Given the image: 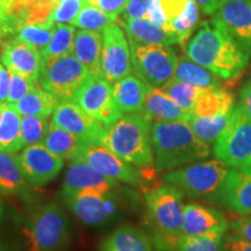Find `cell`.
Here are the masks:
<instances>
[{
	"instance_id": "obj_6",
	"label": "cell",
	"mask_w": 251,
	"mask_h": 251,
	"mask_svg": "<svg viewBox=\"0 0 251 251\" xmlns=\"http://www.w3.org/2000/svg\"><path fill=\"white\" fill-rule=\"evenodd\" d=\"M214 155L231 169L251 171V120L241 105L233 109L227 128L216 140Z\"/></svg>"
},
{
	"instance_id": "obj_4",
	"label": "cell",
	"mask_w": 251,
	"mask_h": 251,
	"mask_svg": "<svg viewBox=\"0 0 251 251\" xmlns=\"http://www.w3.org/2000/svg\"><path fill=\"white\" fill-rule=\"evenodd\" d=\"M146 203L158 243L165 249L176 250L183 237V192L172 185L161 186L146 194Z\"/></svg>"
},
{
	"instance_id": "obj_21",
	"label": "cell",
	"mask_w": 251,
	"mask_h": 251,
	"mask_svg": "<svg viewBox=\"0 0 251 251\" xmlns=\"http://www.w3.org/2000/svg\"><path fill=\"white\" fill-rule=\"evenodd\" d=\"M117 23L125 29L129 43L165 47L179 45V41L175 34L169 33L163 28L156 26L146 18L134 19V20H124V19L118 18Z\"/></svg>"
},
{
	"instance_id": "obj_48",
	"label": "cell",
	"mask_w": 251,
	"mask_h": 251,
	"mask_svg": "<svg viewBox=\"0 0 251 251\" xmlns=\"http://www.w3.org/2000/svg\"><path fill=\"white\" fill-rule=\"evenodd\" d=\"M9 83H11L9 71L6 70L4 65L0 63V103L7 102Z\"/></svg>"
},
{
	"instance_id": "obj_54",
	"label": "cell",
	"mask_w": 251,
	"mask_h": 251,
	"mask_svg": "<svg viewBox=\"0 0 251 251\" xmlns=\"http://www.w3.org/2000/svg\"><path fill=\"white\" fill-rule=\"evenodd\" d=\"M0 251H5V250H4V249H2V248H1V247H0Z\"/></svg>"
},
{
	"instance_id": "obj_44",
	"label": "cell",
	"mask_w": 251,
	"mask_h": 251,
	"mask_svg": "<svg viewBox=\"0 0 251 251\" xmlns=\"http://www.w3.org/2000/svg\"><path fill=\"white\" fill-rule=\"evenodd\" d=\"M150 0H129L126 6L122 18L124 20H134V19H144L147 17ZM120 18V17H119Z\"/></svg>"
},
{
	"instance_id": "obj_3",
	"label": "cell",
	"mask_w": 251,
	"mask_h": 251,
	"mask_svg": "<svg viewBox=\"0 0 251 251\" xmlns=\"http://www.w3.org/2000/svg\"><path fill=\"white\" fill-rule=\"evenodd\" d=\"M151 124L144 113L125 114L106 127L100 144L125 162L149 169L153 164Z\"/></svg>"
},
{
	"instance_id": "obj_53",
	"label": "cell",
	"mask_w": 251,
	"mask_h": 251,
	"mask_svg": "<svg viewBox=\"0 0 251 251\" xmlns=\"http://www.w3.org/2000/svg\"><path fill=\"white\" fill-rule=\"evenodd\" d=\"M1 115H2V103H0V120H1Z\"/></svg>"
},
{
	"instance_id": "obj_28",
	"label": "cell",
	"mask_w": 251,
	"mask_h": 251,
	"mask_svg": "<svg viewBox=\"0 0 251 251\" xmlns=\"http://www.w3.org/2000/svg\"><path fill=\"white\" fill-rule=\"evenodd\" d=\"M41 143L50 152L58 156L59 158L68 159L70 162L79 155L81 148L86 144L77 139L75 135L51 124H50L48 133Z\"/></svg>"
},
{
	"instance_id": "obj_45",
	"label": "cell",
	"mask_w": 251,
	"mask_h": 251,
	"mask_svg": "<svg viewBox=\"0 0 251 251\" xmlns=\"http://www.w3.org/2000/svg\"><path fill=\"white\" fill-rule=\"evenodd\" d=\"M128 1L129 0H87L89 4L96 6L105 13L111 14L115 18H119L120 14L124 13Z\"/></svg>"
},
{
	"instance_id": "obj_20",
	"label": "cell",
	"mask_w": 251,
	"mask_h": 251,
	"mask_svg": "<svg viewBox=\"0 0 251 251\" xmlns=\"http://www.w3.org/2000/svg\"><path fill=\"white\" fill-rule=\"evenodd\" d=\"M219 193L226 206L236 214L251 215V171L228 170Z\"/></svg>"
},
{
	"instance_id": "obj_1",
	"label": "cell",
	"mask_w": 251,
	"mask_h": 251,
	"mask_svg": "<svg viewBox=\"0 0 251 251\" xmlns=\"http://www.w3.org/2000/svg\"><path fill=\"white\" fill-rule=\"evenodd\" d=\"M186 56L227 80L240 77L250 57L215 19L201 24L187 43Z\"/></svg>"
},
{
	"instance_id": "obj_18",
	"label": "cell",
	"mask_w": 251,
	"mask_h": 251,
	"mask_svg": "<svg viewBox=\"0 0 251 251\" xmlns=\"http://www.w3.org/2000/svg\"><path fill=\"white\" fill-rule=\"evenodd\" d=\"M117 185V180L99 174L87 163L80 159H75L70 163L65 174L62 196H70L85 191H96L102 194H108L112 193V190Z\"/></svg>"
},
{
	"instance_id": "obj_29",
	"label": "cell",
	"mask_w": 251,
	"mask_h": 251,
	"mask_svg": "<svg viewBox=\"0 0 251 251\" xmlns=\"http://www.w3.org/2000/svg\"><path fill=\"white\" fill-rule=\"evenodd\" d=\"M25 148L21 139V117L8 103H2L0 120V151L14 155Z\"/></svg>"
},
{
	"instance_id": "obj_8",
	"label": "cell",
	"mask_w": 251,
	"mask_h": 251,
	"mask_svg": "<svg viewBox=\"0 0 251 251\" xmlns=\"http://www.w3.org/2000/svg\"><path fill=\"white\" fill-rule=\"evenodd\" d=\"M130 61L136 77L152 87H162L175 78L178 57L170 47L129 43Z\"/></svg>"
},
{
	"instance_id": "obj_2",
	"label": "cell",
	"mask_w": 251,
	"mask_h": 251,
	"mask_svg": "<svg viewBox=\"0 0 251 251\" xmlns=\"http://www.w3.org/2000/svg\"><path fill=\"white\" fill-rule=\"evenodd\" d=\"M151 144L158 172L172 171L211 153L209 144L198 139L186 121H152Z\"/></svg>"
},
{
	"instance_id": "obj_9",
	"label": "cell",
	"mask_w": 251,
	"mask_h": 251,
	"mask_svg": "<svg viewBox=\"0 0 251 251\" xmlns=\"http://www.w3.org/2000/svg\"><path fill=\"white\" fill-rule=\"evenodd\" d=\"M91 76L89 69L70 54L43 61L37 84L62 101L71 100Z\"/></svg>"
},
{
	"instance_id": "obj_52",
	"label": "cell",
	"mask_w": 251,
	"mask_h": 251,
	"mask_svg": "<svg viewBox=\"0 0 251 251\" xmlns=\"http://www.w3.org/2000/svg\"><path fill=\"white\" fill-rule=\"evenodd\" d=\"M8 36H11V35H9L7 31L2 29V28H0V47H1V48H2V46L6 43L5 39H7Z\"/></svg>"
},
{
	"instance_id": "obj_16",
	"label": "cell",
	"mask_w": 251,
	"mask_h": 251,
	"mask_svg": "<svg viewBox=\"0 0 251 251\" xmlns=\"http://www.w3.org/2000/svg\"><path fill=\"white\" fill-rule=\"evenodd\" d=\"M235 42L251 55V0H228L214 14Z\"/></svg>"
},
{
	"instance_id": "obj_30",
	"label": "cell",
	"mask_w": 251,
	"mask_h": 251,
	"mask_svg": "<svg viewBox=\"0 0 251 251\" xmlns=\"http://www.w3.org/2000/svg\"><path fill=\"white\" fill-rule=\"evenodd\" d=\"M175 79L200 87V89H212V87L222 86L221 78L216 76L214 72L208 69L191 61L187 56L178 58Z\"/></svg>"
},
{
	"instance_id": "obj_13",
	"label": "cell",
	"mask_w": 251,
	"mask_h": 251,
	"mask_svg": "<svg viewBox=\"0 0 251 251\" xmlns=\"http://www.w3.org/2000/svg\"><path fill=\"white\" fill-rule=\"evenodd\" d=\"M17 162L24 178L31 186H45L61 172L64 162L50 152L42 143L25 147L17 156Z\"/></svg>"
},
{
	"instance_id": "obj_27",
	"label": "cell",
	"mask_w": 251,
	"mask_h": 251,
	"mask_svg": "<svg viewBox=\"0 0 251 251\" xmlns=\"http://www.w3.org/2000/svg\"><path fill=\"white\" fill-rule=\"evenodd\" d=\"M101 251H153L143 231L130 226H121L103 241Z\"/></svg>"
},
{
	"instance_id": "obj_49",
	"label": "cell",
	"mask_w": 251,
	"mask_h": 251,
	"mask_svg": "<svg viewBox=\"0 0 251 251\" xmlns=\"http://www.w3.org/2000/svg\"><path fill=\"white\" fill-rule=\"evenodd\" d=\"M227 1L228 0H196L199 8L207 15L215 14Z\"/></svg>"
},
{
	"instance_id": "obj_24",
	"label": "cell",
	"mask_w": 251,
	"mask_h": 251,
	"mask_svg": "<svg viewBox=\"0 0 251 251\" xmlns=\"http://www.w3.org/2000/svg\"><path fill=\"white\" fill-rule=\"evenodd\" d=\"M144 114L151 121H186L190 113L176 103L159 87L150 86L144 103Z\"/></svg>"
},
{
	"instance_id": "obj_38",
	"label": "cell",
	"mask_w": 251,
	"mask_h": 251,
	"mask_svg": "<svg viewBox=\"0 0 251 251\" xmlns=\"http://www.w3.org/2000/svg\"><path fill=\"white\" fill-rule=\"evenodd\" d=\"M50 124L47 117H23L21 118V139L24 146L39 144L48 133Z\"/></svg>"
},
{
	"instance_id": "obj_35",
	"label": "cell",
	"mask_w": 251,
	"mask_h": 251,
	"mask_svg": "<svg viewBox=\"0 0 251 251\" xmlns=\"http://www.w3.org/2000/svg\"><path fill=\"white\" fill-rule=\"evenodd\" d=\"M159 89L165 94H168L179 107L187 113L192 111L199 96L205 90L183 83V81L175 79V78Z\"/></svg>"
},
{
	"instance_id": "obj_36",
	"label": "cell",
	"mask_w": 251,
	"mask_h": 251,
	"mask_svg": "<svg viewBox=\"0 0 251 251\" xmlns=\"http://www.w3.org/2000/svg\"><path fill=\"white\" fill-rule=\"evenodd\" d=\"M55 25H24L17 30L14 39L42 50L51 41Z\"/></svg>"
},
{
	"instance_id": "obj_17",
	"label": "cell",
	"mask_w": 251,
	"mask_h": 251,
	"mask_svg": "<svg viewBox=\"0 0 251 251\" xmlns=\"http://www.w3.org/2000/svg\"><path fill=\"white\" fill-rule=\"evenodd\" d=\"M0 57L8 71L19 74L31 83L39 81L43 57L41 50L35 47L11 39L2 46Z\"/></svg>"
},
{
	"instance_id": "obj_26",
	"label": "cell",
	"mask_w": 251,
	"mask_h": 251,
	"mask_svg": "<svg viewBox=\"0 0 251 251\" xmlns=\"http://www.w3.org/2000/svg\"><path fill=\"white\" fill-rule=\"evenodd\" d=\"M233 106V93L224 86H218L203 90L190 113L194 117H213L230 113Z\"/></svg>"
},
{
	"instance_id": "obj_11",
	"label": "cell",
	"mask_w": 251,
	"mask_h": 251,
	"mask_svg": "<svg viewBox=\"0 0 251 251\" xmlns=\"http://www.w3.org/2000/svg\"><path fill=\"white\" fill-rule=\"evenodd\" d=\"M133 71L130 48L118 24H112L102 31L101 74L100 77L108 83H117L129 76Z\"/></svg>"
},
{
	"instance_id": "obj_33",
	"label": "cell",
	"mask_w": 251,
	"mask_h": 251,
	"mask_svg": "<svg viewBox=\"0 0 251 251\" xmlns=\"http://www.w3.org/2000/svg\"><path fill=\"white\" fill-rule=\"evenodd\" d=\"M75 36H76V30L72 25L56 24L51 41L45 49L41 50L43 61L72 54Z\"/></svg>"
},
{
	"instance_id": "obj_42",
	"label": "cell",
	"mask_w": 251,
	"mask_h": 251,
	"mask_svg": "<svg viewBox=\"0 0 251 251\" xmlns=\"http://www.w3.org/2000/svg\"><path fill=\"white\" fill-rule=\"evenodd\" d=\"M146 19H148L150 23L156 25V26L171 33L170 25H169V20L166 18L164 9L162 7L161 0H150Z\"/></svg>"
},
{
	"instance_id": "obj_47",
	"label": "cell",
	"mask_w": 251,
	"mask_h": 251,
	"mask_svg": "<svg viewBox=\"0 0 251 251\" xmlns=\"http://www.w3.org/2000/svg\"><path fill=\"white\" fill-rule=\"evenodd\" d=\"M14 0H0V28L7 31L14 39V28L12 25L11 18H9V11H11L12 4Z\"/></svg>"
},
{
	"instance_id": "obj_50",
	"label": "cell",
	"mask_w": 251,
	"mask_h": 251,
	"mask_svg": "<svg viewBox=\"0 0 251 251\" xmlns=\"http://www.w3.org/2000/svg\"><path fill=\"white\" fill-rule=\"evenodd\" d=\"M226 249L227 251H251V243L244 242L234 235H229L226 241Z\"/></svg>"
},
{
	"instance_id": "obj_19",
	"label": "cell",
	"mask_w": 251,
	"mask_h": 251,
	"mask_svg": "<svg viewBox=\"0 0 251 251\" xmlns=\"http://www.w3.org/2000/svg\"><path fill=\"white\" fill-rule=\"evenodd\" d=\"M229 227L227 220L219 211L198 203L184 206L183 237L206 236L212 234L224 235Z\"/></svg>"
},
{
	"instance_id": "obj_25",
	"label": "cell",
	"mask_w": 251,
	"mask_h": 251,
	"mask_svg": "<svg viewBox=\"0 0 251 251\" xmlns=\"http://www.w3.org/2000/svg\"><path fill=\"white\" fill-rule=\"evenodd\" d=\"M61 100L52 96L51 93L43 90L35 83L29 92L15 103L11 105L15 112L23 117H47L52 114Z\"/></svg>"
},
{
	"instance_id": "obj_22",
	"label": "cell",
	"mask_w": 251,
	"mask_h": 251,
	"mask_svg": "<svg viewBox=\"0 0 251 251\" xmlns=\"http://www.w3.org/2000/svg\"><path fill=\"white\" fill-rule=\"evenodd\" d=\"M150 86L139 77L129 76L122 78L113 85V96L115 103L122 114L143 113L144 103Z\"/></svg>"
},
{
	"instance_id": "obj_31",
	"label": "cell",
	"mask_w": 251,
	"mask_h": 251,
	"mask_svg": "<svg viewBox=\"0 0 251 251\" xmlns=\"http://www.w3.org/2000/svg\"><path fill=\"white\" fill-rule=\"evenodd\" d=\"M233 112V111H231ZM231 112L227 114L213 115V117H194L190 113L186 122L196 136L202 142L211 144L216 142L219 136L224 133L230 121Z\"/></svg>"
},
{
	"instance_id": "obj_5",
	"label": "cell",
	"mask_w": 251,
	"mask_h": 251,
	"mask_svg": "<svg viewBox=\"0 0 251 251\" xmlns=\"http://www.w3.org/2000/svg\"><path fill=\"white\" fill-rule=\"evenodd\" d=\"M68 235V218L56 203L36 209L24 228L27 251H57L67 242Z\"/></svg>"
},
{
	"instance_id": "obj_39",
	"label": "cell",
	"mask_w": 251,
	"mask_h": 251,
	"mask_svg": "<svg viewBox=\"0 0 251 251\" xmlns=\"http://www.w3.org/2000/svg\"><path fill=\"white\" fill-rule=\"evenodd\" d=\"M221 240V234L198 237H181L175 251H219Z\"/></svg>"
},
{
	"instance_id": "obj_34",
	"label": "cell",
	"mask_w": 251,
	"mask_h": 251,
	"mask_svg": "<svg viewBox=\"0 0 251 251\" xmlns=\"http://www.w3.org/2000/svg\"><path fill=\"white\" fill-rule=\"evenodd\" d=\"M117 19L111 14L105 13L101 9L87 2L80 9L77 17L71 21L70 25L80 28L81 30L103 31L109 25L117 23Z\"/></svg>"
},
{
	"instance_id": "obj_41",
	"label": "cell",
	"mask_w": 251,
	"mask_h": 251,
	"mask_svg": "<svg viewBox=\"0 0 251 251\" xmlns=\"http://www.w3.org/2000/svg\"><path fill=\"white\" fill-rule=\"evenodd\" d=\"M9 76H11V83H9L7 102L6 103H11L12 105V103L18 102L19 100L23 99L35 83H31L27 78L20 76V75L15 74L13 71H9Z\"/></svg>"
},
{
	"instance_id": "obj_32",
	"label": "cell",
	"mask_w": 251,
	"mask_h": 251,
	"mask_svg": "<svg viewBox=\"0 0 251 251\" xmlns=\"http://www.w3.org/2000/svg\"><path fill=\"white\" fill-rule=\"evenodd\" d=\"M26 188V179L19 168L17 156L0 151V193L14 194Z\"/></svg>"
},
{
	"instance_id": "obj_7",
	"label": "cell",
	"mask_w": 251,
	"mask_h": 251,
	"mask_svg": "<svg viewBox=\"0 0 251 251\" xmlns=\"http://www.w3.org/2000/svg\"><path fill=\"white\" fill-rule=\"evenodd\" d=\"M228 166L220 159L199 162L174 170L164 176L169 185L193 198H203L220 192Z\"/></svg>"
},
{
	"instance_id": "obj_15",
	"label": "cell",
	"mask_w": 251,
	"mask_h": 251,
	"mask_svg": "<svg viewBox=\"0 0 251 251\" xmlns=\"http://www.w3.org/2000/svg\"><path fill=\"white\" fill-rule=\"evenodd\" d=\"M111 196V193L85 191L65 196L63 199L81 222L89 226H100L115 213L117 206Z\"/></svg>"
},
{
	"instance_id": "obj_23",
	"label": "cell",
	"mask_w": 251,
	"mask_h": 251,
	"mask_svg": "<svg viewBox=\"0 0 251 251\" xmlns=\"http://www.w3.org/2000/svg\"><path fill=\"white\" fill-rule=\"evenodd\" d=\"M102 34L99 31L79 30L76 33L72 54L89 69L92 76L101 74Z\"/></svg>"
},
{
	"instance_id": "obj_46",
	"label": "cell",
	"mask_w": 251,
	"mask_h": 251,
	"mask_svg": "<svg viewBox=\"0 0 251 251\" xmlns=\"http://www.w3.org/2000/svg\"><path fill=\"white\" fill-rule=\"evenodd\" d=\"M190 1L191 0H161L162 7L169 20V25H171L172 21L177 20L184 14Z\"/></svg>"
},
{
	"instance_id": "obj_37",
	"label": "cell",
	"mask_w": 251,
	"mask_h": 251,
	"mask_svg": "<svg viewBox=\"0 0 251 251\" xmlns=\"http://www.w3.org/2000/svg\"><path fill=\"white\" fill-rule=\"evenodd\" d=\"M199 9L196 0H191L184 14L171 23L170 31L177 36L180 46H184L187 42L196 28L198 21H199Z\"/></svg>"
},
{
	"instance_id": "obj_10",
	"label": "cell",
	"mask_w": 251,
	"mask_h": 251,
	"mask_svg": "<svg viewBox=\"0 0 251 251\" xmlns=\"http://www.w3.org/2000/svg\"><path fill=\"white\" fill-rule=\"evenodd\" d=\"M71 100L91 118L101 122L106 127L124 115L115 103L111 83L101 77L87 78Z\"/></svg>"
},
{
	"instance_id": "obj_40",
	"label": "cell",
	"mask_w": 251,
	"mask_h": 251,
	"mask_svg": "<svg viewBox=\"0 0 251 251\" xmlns=\"http://www.w3.org/2000/svg\"><path fill=\"white\" fill-rule=\"evenodd\" d=\"M86 4L87 0H57L51 20L55 24H70Z\"/></svg>"
},
{
	"instance_id": "obj_14",
	"label": "cell",
	"mask_w": 251,
	"mask_h": 251,
	"mask_svg": "<svg viewBox=\"0 0 251 251\" xmlns=\"http://www.w3.org/2000/svg\"><path fill=\"white\" fill-rule=\"evenodd\" d=\"M50 124L69 131L86 144H100L106 126L94 120L72 100H62L52 113Z\"/></svg>"
},
{
	"instance_id": "obj_51",
	"label": "cell",
	"mask_w": 251,
	"mask_h": 251,
	"mask_svg": "<svg viewBox=\"0 0 251 251\" xmlns=\"http://www.w3.org/2000/svg\"><path fill=\"white\" fill-rule=\"evenodd\" d=\"M240 105L246 112V114L251 120V79L248 81L241 90V102Z\"/></svg>"
},
{
	"instance_id": "obj_12",
	"label": "cell",
	"mask_w": 251,
	"mask_h": 251,
	"mask_svg": "<svg viewBox=\"0 0 251 251\" xmlns=\"http://www.w3.org/2000/svg\"><path fill=\"white\" fill-rule=\"evenodd\" d=\"M75 159L87 163L99 174L117 181L136 185L142 180L140 169L125 162L102 144H85Z\"/></svg>"
},
{
	"instance_id": "obj_43",
	"label": "cell",
	"mask_w": 251,
	"mask_h": 251,
	"mask_svg": "<svg viewBox=\"0 0 251 251\" xmlns=\"http://www.w3.org/2000/svg\"><path fill=\"white\" fill-rule=\"evenodd\" d=\"M231 235L244 242L251 243V215L241 216L240 219L229 222Z\"/></svg>"
}]
</instances>
